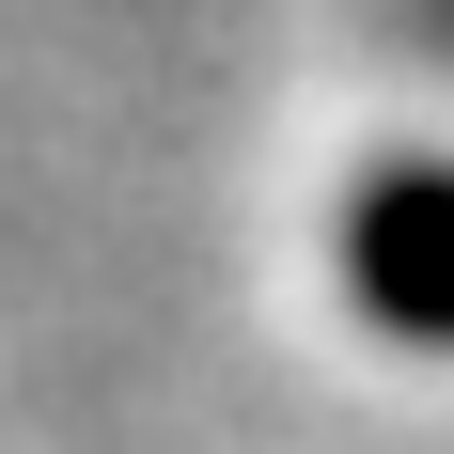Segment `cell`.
<instances>
[{"mask_svg": "<svg viewBox=\"0 0 454 454\" xmlns=\"http://www.w3.org/2000/svg\"><path fill=\"white\" fill-rule=\"evenodd\" d=\"M345 298L408 345H454V173L408 157V173H361L345 204Z\"/></svg>", "mask_w": 454, "mask_h": 454, "instance_id": "6da1fadb", "label": "cell"}]
</instances>
